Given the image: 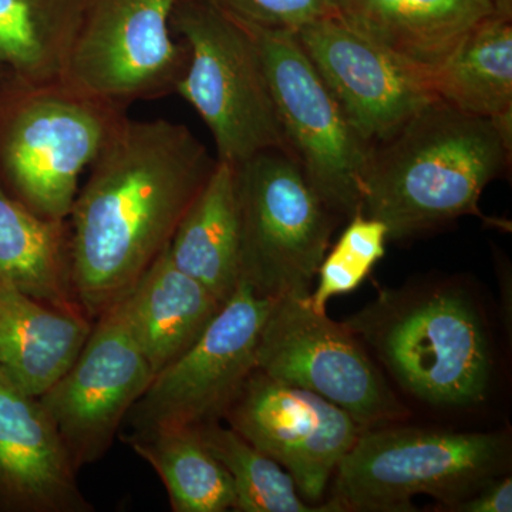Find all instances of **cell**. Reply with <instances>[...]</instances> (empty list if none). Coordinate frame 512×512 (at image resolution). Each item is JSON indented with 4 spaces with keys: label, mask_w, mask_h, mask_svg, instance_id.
Wrapping results in <instances>:
<instances>
[{
    "label": "cell",
    "mask_w": 512,
    "mask_h": 512,
    "mask_svg": "<svg viewBox=\"0 0 512 512\" xmlns=\"http://www.w3.org/2000/svg\"><path fill=\"white\" fill-rule=\"evenodd\" d=\"M215 164L184 124H121L67 218L70 278L87 318H99L156 261Z\"/></svg>",
    "instance_id": "6da1fadb"
},
{
    "label": "cell",
    "mask_w": 512,
    "mask_h": 512,
    "mask_svg": "<svg viewBox=\"0 0 512 512\" xmlns=\"http://www.w3.org/2000/svg\"><path fill=\"white\" fill-rule=\"evenodd\" d=\"M511 150L493 121L431 101L370 148L360 210L396 241L481 217V195L504 173Z\"/></svg>",
    "instance_id": "7a4b0ae2"
},
{
    "label": "cell",
    "mask_w": 512,
    "mask_h": 512,
    "mask_svg": "<svg viewBox=\"0 0 512 512\" xmlns=\"http://www.w3.org/2000/svg\"><path fill=\"white\" fill-rule=\"evenodd\" d=\"M343 325L399 386L430 406L467 409L494 379L490 329L474 296L450 282L383 291Z\"/></svg>",
    "instance_id": "3957f363"
},
{
    "label": "cell",
    "mask_w": 512,
    "mask_h": 512,
    "mask_svg": "<svg viewBox=\"0 0 512 512\" xmlns=\"http://www.w3.org/2000/svg\"><path fill=\"white\" fill-rule=\"evenodd\" d=\"M511 444L498 431L380 424L360 431L335 470L329 512L414 511L430 495L440 510L476 494L510 468Z\"/></svg>",
    "instance_id": "277c9868"
},
{
    "label": "cell",
    "mask_w": 512,
    "mask_h": 512,
    "mask_svg": "<svg viewBox=\"0 0 512 512\" xmlns=\"http://www.w3.org/2000/svg\"><path fill=\"white\" fill-rule=\"evenodd\" d=\"M127 109L64 83L13 87L0 100V187L39 217L67 221L80 174L126 121Z\"/></svg>",
    "instance_id": "5b68a950"
},
{
    "label": "cell",
    "mask_w": 512,
    "mask_h": 512,
    "mask_svg": "<svg viewBox=\"0 0 512 512\" xmlns=\"http://www.w3.org/2000/svg\"><path fill=\"white\" fill-rule=\"evenodd\" d=\"M171 30L188 49L175 93L210 128L217 161L238 167L262 151L289 153L251 32L202 0H175Z\"/></svg>",
    "instance_id": "8992f818"
},
{
    "label": "cell",
    "mask_w": 512,
    "mask_h": 512,
    "mask_svg": "<svg viewBox=\"0 0 512 512\" xmlns=\"http://www.w3.org/2000/svg\"><path fill=\"white\" fill-rule=\"evenodd\" d=\"M235 168L241 281L264 298L311 295L335 214L286 151H262Z\"/></svg>",
    "instance_id": "52a82bcc"
},
{
    "label": "cell",
    "mask_w": 512,
    "mask_h": 512,
    "mask_svg": "<svg viewBox=\"0 0 512 512\" xmlns=\"http://www.w3.org/2000/svg\"><path fill=\"white\" fill-rule=\"evenodd\" d=\"M244 26L261 53L289 154L326 207L352 217L372 147L350 126L295 33Z\"/></svg>",
    "instance_id": "ba28073f"
},
{
    "label": "cell",
    "mask_w": 512,
    "mask_h": 512,
    "mask_svg": "<svg viewBox=\"0 0 512 512\" xmlns=\"http://www.w3.org/2000/svg\"><path fill=\"white\" fill-rule=\"evenodd\" d=\"M255 363L266 376L336 404L363 429L406 416L355 333L315 311L309 295L276 299L259 335Z\"/></svg>",
    "instance_id": "9c48e42d"
},
{
    "label": "cell",
    "mask_w": 512,
    "mask_h": 512,
    "mask_svg": "<svg viewBox=\"0 0 512 512\" xmlns=\"http://www.w3.org/2000/svg\"><path fill=\"white\" fill-rule=\"evenodd\" d=\"M175 0H89L63 83L128 107L175 92L188 64L175 42Z\"/></svg>",
    "instance_id": "30bf717a"
},
{
    "label": "cell",
    "mask_w": 512,
    "mask_h": 512,
    "mask_svg": "<svg viewBox=\"0 0 512 512\" xmlns=\"http://www.w3.org/2000/svg\"><path fill=\"white\" fill-rule=\"evenodd\" d=\"M275 301L239 282L200 339L153 377L124 423L131 434L222 419L256 369V345Z\"/></svg>",
    "instance_id": "8fae6325"
},
{
    "label": "cell",
    "mask_w": 512,
    "mask_h": 512,
    "mask_svg": "<svg viewBox=\"0 0 512 512\" xmlns=\"http://www.w3.org/2000/svg\"><path fill=\"white\" fill-rule=\"evenodd\" d=\"M153 377L117 299L72 366L39 396L77 471L106 456Z\"/></svg>",
    "instance_id": "7c38bea8"
},
{
    "label": "cell",
    "mask_w": 512,
    "mask_h": 512,
    "mask_svg": "<svg viewBox=\"0 0 512 512\" xmlns=\"http://www.w3.org/2000/svg\"><path fill=\"white\" fill-rule=\"evenodd\" d=\"M222 419L284 467L308 503L323 497L339 461L363 430L336 404L258 369L242 384Z\"/></svg>",
    "instance_id": "4fadbf2b"
},
{
    "label": "cell",
    "mask_w": 512,
    "mask_h": 512,
    "mask_svg": "<svg viewBox=\"0 0 512 512\" xmlns=\"http://www.w3.org/2000/svg\"><path fill=\"white\" fill-rule=\"evenodd\" d=\"M299 45L370 147L437 100L429 80L329 15L295 30Z\"/></svg>",
    "instance_id": "5bb4252c"
},
{
    "label": "cell",
    "mask_w": 512,
    "mask_h": 512,
    "mask_svg": "<svg viewBox=\"0 0 512 512\" xmlns=\"http://www.w3.org/2000/svg\"><path fill=\"white\" fill-rule=\"evenodd\" d=\"M76 473L39 397L0 367V512H93Z\"/></svg>",
    "instance_id": "9a60e30c"
},
{
    "label": "cell",
    "mask_w": 512,
    "mask_h": 512,
    "mask_svg": "<svg viewBox=\"0 0 512 512\" xmlns=\"http://www.w3.org/2000/svg\"><path fill=\"white\" fill-rule=\"evenodd\" d=\"M495 0H332V15L426 77L481 22Z\"/></svg>",
    "instance_id": "2e32d148"
},
{
    "label": "cell",
    "mask_w": 512,
    "mask_h": 512,
    "mask_svg": "<svg viewBox=\"0 0 512 512\" xmlns=\"http://www.w3.org/2000/svg\"><path fill=\"white\" fill-rule=\"evenodd\" d=\"M120 302L154 376L200 339L224 305L175 266L168 245Z\"/></svg>",
    "instance_id": "e0dca14e"
},
{
    "label": "cell",
    "mask_w": 512,
    "mask_h": 512,
    "mask_svg": "<svg viewBox=\"0 0 512 512\" xmlns=\"http://www.w3.org/2000/svg\"><path fill=\"white\" fill-rule=\"evenodd\" d=\"M90 332L86 316L59 311L0 276V367L32 396L66 373Z\"/></svg>",
    "instance_id": "ac0fdd59"
},
{
    "label": "cell",
    "mask_w": 512,
    "mask_h": 512,
    "mask_svg": "<svg viewBox=\"0 0 512 512\" xmlns=\"http://www.w3.org/2000/svg\"><path fill=\"white\" fill-rule=\"evenodd\" d=\"M168 252L177 268L225 303L241 282L237 168L217 161L181 218Z\"/></svg>",
    "instance_id": "d6986e66"
},
{
    "label": "cell",
    "mask_w": 512,
    "mask_h": 512,
    "mask_svg": "<svg viewBox=\"0 0 512 512\" xmlns=\"http://www.w3.org/2000/svg\"><path fill=\"white\" fill-rule=\"evenodd\" d=\"M490 16L471 30L430 77L437 99L493 121L512 144V25Z\"/></svg>",
    "instance_id": "ffe728a7"
},
{
    "label": "cell",
    "mask_w": 512,
    "mask_h": 512,
    "mask_svg": "<svg viewBox=\"0 0 512 512\" xmlns=\"http://www.w3.org/2000/svg\"><path fill=\"white\" fill-rule=\"evenodd\" d=\"M89 0H0V70L23 87L63 83Z\"/></svg>",
    "instance_id": "44dd1931"
},
{
    "label": "cell",
    "mask_w": 512,
    "mask_h": 512,
    "mask_svg": "<svg viewBox=\"0 0 512 512\" xmlns=\"http://www.w3.org/2000/svg\"><path fill=\"white\" fill-rule=\"evenodd\" d=\"M0 276L59 311L86 316L70 278L67 221L39 217L2 187Z\"/></svg>",
    "instance_id": "7402d4cb"
},
{
    "label": "cell",
    "mask_w": 512,
    "mask_h": 512,
    "mask_svg": "<svg viewBox=\"0 0 512 512\" xmlns=\"http://www.w3.org/2000/svg\"><path fill=\"white\" fill-rule=\"evenodd\" d=\"M127 441L163 481L174 512L234 510L232 478L197 427H161L130 434Z\"/></svg>",
    "instance_id": "603a6c76"
},
{
    "label": "cell",
    "mask_w": 512,
    "mask_h": 512,
    "mask_svg": "<svg viewBox=\"0 0 512 512\" xmlns=\"http://www.w3.org/2000/svg\"><path fill=\"white\" fill-rule=\"evenodd\" d=\"M201 440L232 478L234 511L329 512L325 504L312 507L299 498L295 481L284 467L239 436L220 420L197 427Z\"/></svg>",
    "instance_id": "cb8c5ba5"
},
{
    "label": "cell",
    "mask_w": 512,
    "mask_h": 512,
    "mask_svg": "<svg viewBox=\"0 0 512 512\" xmlns=\"http://www.w3.org/2000/svg\"><path fill=\"white\" fill-rule=\"evenodd\" d=\"M387 241L383 222L367 217L362 210L356 211L319 266L318 285L309 295L312 308L326 312L330 299L356 291L386 254Z\"/></svg>",
    "instance_id": "d4e9b609"
},
{
    "label": "cell",
    "mask_w": 512,
    "mask_h": 512,
    "mask_svg": "<svg viewBox=\"0 0 512 512\" xmlns=\"http://www.w3.org/2000/svg\"><path fill=\"white\" fill-rule=\"evenodd\" d=\"M244 25L295 32L332 15V0H202Z\"/></svg>",
    "instance_id": "484cf974"
},
{
    "label": "cell",
    "mask_w": 512,
    "mask_h": 512,
    "mask_svg": "<svg viewBox=\"0 0 512 512\" xmlns=\"http://www.w3.org/2000/svg\"><path fill=\"white\" fill-rule=\"evenodd\" d=\"M446 511L451 512H511L512 480L511 476L494 478L481 487L476 494L451 505Z\"/></svg>",
    "instance_id": "4316f807"
},
{
    "label": "cell",
    "mask_w": 512,
    "mask_h": 512,
    "mask_svg": "<svg viewBox=\"0 0 512 512\" xmlns=\"http://www.w3.org/2000/svg\"><path fill=\"white\" fill-rule=\"evenodd\" d=\"M15 86H19V84L13 82L9 76H6V74L0 70V100H2L3 97H5L6 94H8Z\"/></svg>",
    "instance_id": "83f0119b"
},
{
    "label": "cell",
    "mask_w": 512,
    "mask_h": 512,
    "mask_svg": "<svg viewBox=\"0 0 512 512\" xmlns=\"http://www.w3.org/2000/svg\"><path fill=\"white\" fill-rule=\"evenodd\" d=\"M498 15L512 19V0H495Z\"/></svg>",
    "instance_id": "f1b7e54d"
}]
</instances>
